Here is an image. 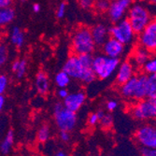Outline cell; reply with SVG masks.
Returning <instances> with one entry per match:
<instances>
[{
    "mask_svg": "<svg viewBox=\"0 0 156 156\" xmlns=\"http://www.w3.org/2000/svg\"><path fill=\"white\" fill-rule=\"evenodd\" d=\"M90 30L96 46H102L109 37L108 28L103 23H98L94 25Z\"/></svg>",
    "mask_w": 156,
    "mask_h": 156,
    "instance_id": "cell-14",
    "label": "cell"
},
{
    "mask_svg": "<svg viewBox=\"0 0 156 156\" xmlns=\"http://www.w3.org/2000/svg\"><path fill=\"white\" fill-rule=\"evenodd\" d=\"M54 156H69V155H68L67 153H66L65 151H58V152H56Z\"/></svg>",
    "mask_w": 156,
    "mask_h": 156,
    "instance_id": "cell-42",
    "label": "cell"
},
{
    "mask_svg": "<svg viewBox=\"0 0 156 156\" xmlns=\"http://www.w3.org/2000/svg\"><path fill=\"white\" fill-rule=\"evenodd\" d=\"M59 137L60 139L63 141V142H68L71 138V136H70V132L67 131H60L59 133Z\"/></svg>",
    "mask_w": 156,
    "mask_h": 156,
    "instance_id": "cell-35",
    "label": "cell"
},
{
    "mask_svg": "<svg viewBox=\"0 0 156 156\" xmlns=\"http://www.w3.org/2000/svg\"><path fill=\"white\" fill-rule=\"evenodd\" d=\"M146 98L156 99V75L155 74L148 75Z\"/></svg>",
    "mask_w": 156,
    "mask_h": 156,
    "instance_id": "cell-23",
    "label": "cell"
},
{
    "mask_svg": "<svg viewBox=\"0 0 156 156\" xmlns=\"http://www.w3.org/2000/svg\"><path fill=\"white\" fill-rule=\"evenodd\" d=\"M150 58H151V52L142 47L136 49L133 54V60L136 65L142 66Z\"/></svg>",
    "mask_w": 156,
    "mask_h": 156,
    "instance_id": "cell-18",
    "label": "cell"
},
{
    "mask_svg": "<svg viewBox=\"0 0 156 156\" xmlns=\"http://www.w3.org/2000/svg\"><path fill=\"white\" fill-rule=\"evenodd\" d=\"M110 2L108 0H95L94 7L99 12H106L109 8Z\"/></svg>",
    "mask_w": 156,
    "mask_h": 156,
    "instance_id": "cell-27",
    "label": "cell"
},
{
    "mask_svg": "<svg viewBox=\"0 0 156 156\" xmlns=\"http://www.w3.org/2000/svg\"><path fill=\"white\" fill-rule=\"evenodd\" d=\"M15 19V10L11 7L0 9V27L6 26Z\"/></svg>",
    "mask_w": 156,
    "mask_h": 156,
    "instance_id": "cell-19",
    "label": "cell"
},
{
    "mask_svg": "<svg viewBox=\"0 0 156 156\" xmlns=\"http://www.w3.org/2000/svg\"><path fill=\"white\" fill-rule=\"evenodd\" d=\"M95 113H96V115L98 116L99 120H100V119H101V118H102V117L104 116V114H105V112H104V111H103L102 109H98V110H97V111H96Z\"/></svg>",
    "mask_w": 156,
    "mask_h": 156,
    "instance_id": "cell-41",
    "label": "cell"
},
{
    "mask_svg": "<svg viewBox=\"0 0 156 156\" xmlns=\"http://www.w3.org/2000/svg\"><path fill=\"white\" fill-rule=\"evenodd\" d=\"M12 4V0H0V9L10 7Z\"/></svg>",
    "mask_w": 156,
    "mask_h": 156,
    "instance_id": "cell-38",
    "label": "cell"
},
{
    "mask_svg": "<svg viewBox=\"0 0 156 156\" xmlns=\"http://www.w3.org/2000/svg\"><path fill=\"white\" fill-rule=\"evenodd\" d=\"M10 41L14 46H16L18 48H21L23 45L25 41L24 34L19 27L14 26L12 28V30L10 32Z\"/></svg>",
    "mask_w": 156,
    "mask_h": 156,
    "instance_id": "cell-21",
    "label": "cell"
},
{
    "mask_svg": "<svg viewBox=\"0 0 156 156\" xmlns=\"http://www.w3.org/2000/svg\"><path fill=\"white\" fill-rule=\"evenodd\" d=\"M69 92L66 88H59L58 92H57V95L60 99H62V100H64V99L68 95Z\"/></svg>",
    "mask_w": 156,
    "mask_h": 156,
    "instance_id": "cell-37",
    "label": "cell"
},
{
    "mask_svg": "<svg viewBox=\"0 0 156 156\" xmlns=\"http://www.w3.org/2000/svg\"><path fill=\"white\" fill-rule=\"evenodd\" d=\"M53 117L56 126L60 131L71 132L75 129L78 122L76 112L67 109L63 103L57 102L53 107Z\"/></svg>",
    "mask_w": 156,
    "mask_h": 156,
    "instance_id": "cell-2",
    "label": "cell"
},
{
    "mask_svg": "<svg viewBox=\"0 0 156 156\" xmlns=\"http://www.w3.org/2000/svg\"><path fill=\"white\" fill-rule=\"evenodd\" d=\"M119 65L120 59L110 58L105 54H99L94 57L92 67L96 78L107 80L114 74Z\"/></svg>",
    "mask_w": 156,
    "mask_h": 156,
    "instance_id": "cell-3",
    "label": "cell"
},
{
    "mask_svg": "<svg viewBox=\"0 0 156 156\" xmlns=\"http://www.w3.org/2000/svg\"><path fill=\"white\" fill-rule=\"evenodd\" d=\"M136 76H133L129 80H127L123 84L120 85V92L121 94L127 99L134 98L135 90H136Z\"/></svg>",
    "mask_w": 156,
    "mask_h": 156,
    "instance_id": "cell-17",
    "label": "cell"
},
{
    "mask_svg": "<svg viewBox=\"0 0 156 156\" xmlns=\"http://www.w3.org/2000/svg\"><path fill=\"white\" fill-rule=\"evenodd\" d=\"M147 74H140L136 76V90L134 98L136 100H142L146 98L147 95Z\"/></svg>",
    "mask_w": 156,
    "mask_h": 156,
    "instance_id": "cell-15",
    "label": "cell"
},
{
    "mask_svg": "<svg viewBox=\"0 0 156 156\" xmlns=\"http://www.w3.org/2000/svg\"><path fill=\"white\" fill-rule=\"evenodd\" d=\"M128 22L135 34H139L152 21L148 9L141 4H134L128 9Z\"/></svg>",
    "mask_w": 156,
    "mask_h": 156,
    "instance_id": "cell-4",
    "label": "cell"
},
{
    "mask_svg": "<svg viewBox=\"0 0 156 156\" xmlns=\"http://www.w3.org/2000/svg\"><path fill=\"white\" fill-rule=\"evenodd\" d=\"M87 68H92V67L84 68L79 60V56L76 54H73L71 56H69L66 62L65 63L64 67H63V71H65L69 76L70 79L80 80L84 70Z\"/></svg>",
    "mask_w": 156,
    "mask_h": 156,
    "instance_id": "cell-10",
    "label": "cell"
},
{
    "mask_svg": "<svg viewBox=\"0 0 156 156\" xmlns=\"http://www.w3.org/2000/svg\"><path fill=\"white\" fill-rule=\"evenodd\" d=\"M51 136V129L48 125H42L40 128L38 129L37 131V138L39 142H42L44 143L46 141L49 140Z\"/></svg>",
    "mask_w": 156,
    "mask_h": 156,
    "instance_id": "cell-25",
    "label": "cell"
},
{
    "mask_svg": "<svg viewBox=\"0 0 156 156\" xmlns=\"http://www.w3.org/2000/svg\"><path fill=\"white\" fill-rule=\"evenodd\" d=\"M94 1H95V0H94Z\"/></svg>",
    "mask_w": 156,
    "mask_h": 156,
    "instance_id": "cell-45",
    "label": "cell"
},
{
    "mask_svg": "<svg viewBox=\"0 0 156 156\" xmlns=\"http://www.w3.org/2000/svg\"><path fill=\"white\" fill-rule=\"evenodd\" d=\"M133 76H135L134 65L130 61H124L122 64L120 63L117 68L116 74V82L119 85L123 84L127 80H129Z\"/></svg>",
    "mask_w": 156,
    "mask_h": 156,
    "instance_id": "cell-13",
    "label": "cell"
},
{
    "mask_svg": "<svg viewBox=\"0 0 156 156\" xmlns=\"http://www.w3.org/2000/svg\"><path fill=\"white\" fill-rule=\"evenodd\" d=\"M13 144H14V133L13 131L9 130L8 131L6 136L2 140L1 144H0V152L4 155L9 154L11 151Z\"/></svg>",
    "mask_w": 156,
    "mask_h": 156,
    "instance_id": "cell-20",
    "label": "cell"
},
{
    "mask_svg": "<svg viewBox=\"0 0 156 156\" xmlns=\"http://www.w3.org/2000/svg\"><path fill=\"white\" fill-rule=\"evenodd\" d=\"M98 122H99V118L96 115V113L94 112V113H92V114H90V116L88 118V124L90 126H94Z\"/></svg>",
    "mask_w": 156,
    "mask_h": 156,
    "instance_id": "cell-34",
    "label": "cell"
},
{
    "mask_svg": "<svg viewBox=\"0 0 156 156\" xmlns=\"http://www.w3.org/2000/svg\"><path fill=\"white\" fill-rule=\"evenodd\" d=\"M32 9H33V11H34V12L37 13V12H39V10H40V5L36 3V4L33 5V8H32Z\"/></svg>",
    "mask_w": 156,
    "mask_h": 156,
    "instance_id": "cell-40",
    "label": "cell"
},
{
    "mask_svg": "<svg viewBox=\"0 0 156 156\" xmlns=\"http://www.w3.org/2000/svg\"><path fill=\"white\" fill-rule=\"evenodd\" d=\"M22 1H26V0H22Z\"/></svg>",
    "mask_w": 156,
    "mask_h": 156,
    "instance_id": "cell-44",
    "label": "cell"
},
{
    "mask_svg": "<svg viewBox=\"0 0 156 156\" xmlns=\"http://www.w3.org/2000/svg\"><path fill=\"white\" fill-rule=\"evenodd\" d=\"M9 79L6 75L0 74V94H3L8 87Z\"/></svg>",
    "mask_w": 156,
    "mask_h": 156,
    "instance_id": "cell-30",
    "label": "cell"
},
{
    "mask_svg": "<svg viewBox=\"0 0 156 156\" xmlns=\"http://www.w3.org/2000/svg\"><path fill=\"white\" fill-rule=\"evenodd\" d=\"M131 114L138 121L153 120L156 117V99L139 100L131 109Z\"/></svg>",
    "mask_w": 156,
    "mask_h": 156,
    "instance_id": "cell-6",
    "label": "cell"
},
{
    "mask_svg": "<svg viewBox=\"0 0 156 156\" xmlns=\"http://www.w3.org/2000/svg\"><path fill=\"white\" fill-rule=\"evenodd\" d=\"M112 122H113V118L110 114H104V116L99 120V122H100L101 126L103 128H109V127L112 125Z\"/></svg>",
    "mask_w": 156,
    "mask_h": 156,
    "instance_id": "cell-29",
    "label": "cell"
},
{
    "mask_svg": "<svg viewBox=\"0 0 156 156\" xmlns=\"http://www.w3.org/2000/svg\"><path fill=\"white\" fill-rule=\"evenodd\" d=\"M133 5V0H113L108 9V16L113 23L122 20L125 13Z\"/></svg>",
    "mask_w": 156,
    "mask_h": 156,
    "instance_id": "cell-9",
    "label": "cell"
},
{
    "mask_svg": "<svg viewBox=\"0 0 156 156\" xmlns=\"http://www.w3.org/2000/svg\"><path fill=\"white\" fill-rule=\"evenodd\" d=\"M108 32L110 37L120 41L123 45L132 43L136 36L130 23L127 19H122L118 23H115L114 25L108 28Z\"/></svg>",
    "mask_w": 156,
    "mask_h": 156,
    "instance_id": "cell-5",
    "label": "cell"
},
{
    "mask_svg": "<svg viewBox=\"0 0 156 156\" xmlns=\"http://www.w3.org/2000/svg\"><path fill=\"white\" fill-rule=\"evenodd\" d=\"M106 107H107V109L108 111H114L118 107V102L115 101V100H109V101L107 102Z\"/></svg>",
    "mask_w": 156,
    "mask_h": 156,
    "instance_id": "cell-36",
    "label": "cell"
},
{
    "mask_svg": "<svg viewBox=\"0 0 156 156\" xmlns=\"http://www.w3.org/2000/svg\"><path fill=\"white\" fill-rule=\"evenodd\" d=\"M66 3L62 2L58 9H57V11H56V16H57V18L59 19H62L64 16H65V14H66Z\"/></svg>",
    "mask_w": 156,
    "mask_h": 156,
    "instance_id": "cell-33",
    "label": "cell"
},
{
    "mask_svg": "<svg viewBox=\"0 0 156 156\" xmlns=\"http://www.w3.org/2000/svg\"><path fill=\"white\" fill-rule=\"evenodd\" d=\"M138 41L140 47L151 52H154L156 49V22L151 21L144 29L139 33Z\"/></svg>",
    "mask_w": 156,
    "mask_h": 156,
    "instance_id": "cell-8",
    "label": "cell"
},
{
    "mask_svg": "<svg viewBox=\"0 0 156 156\" xmlns=\"http://www.w3.org/2000/svg\"><path fill=\"white\" fill-rule=\"evenodd\" d=\"M11 69H12V71L15 73V75L18 79L23 78L26 71H27V62H26V60L25 59L15 60L12 63Z\"/></svg>",
    "mask_w": 156,
    "mask_h": 156,
    "instance_id": "cell-22",
    "label": "cell"
},
{
    "mask_svg": "<svg viewBox=\"0 0 156 156\" xmlns=\"http://www.w3.org/2000/svg\"><path fill=\"white\" fill-rule=\"evenodd\" d=\"M136 138L141 147L156 148V129L151 124H144L140 126L136 132Z\"/></svg>",
    "mask_w": 156,
    "mask_h": 156,
    "instance_id": "cell-7",
    "label": "cell"
},
{
    "mask_svg": "<svg viewBox=\"0 0 156 156\" xmlns=\"http://www.w3.org/2000/svg\"><path fill=\"white\" fill-rule=\"evenodd\" d=\"M149 1H150L151 3H152V4H154V3L156 2V0H149Z\"/></svg>",
    "mask_w": 156,
    "mask_h": 156,
    "instance_id": "cell-43",
    "label": "cell"
},
{
    "mask_svg": "<svg viewBox=\"0 0 156 156\" xmlns=\"http://www.w3.org/2000/svg\"><path fill=\"white\" fill-rule=\"evenodd\" d=\"M8 60V48L0 43V67H2Z\"/></svg>",
    "mask_w": 156,
    "mask_h": 156,
    "instance_id": "cell-28",
    "label": "cell"
},
{
    "mask_svg": "<svg viewBox=\"0 0 156 156\" xmlns=\"http://www.w3.org/2000/svg\"><path fill=\"white\" fill-rule=\"evenodd\" d=\"M54 81L58 88H66L70 84V82H71V79L69 78V76L65 71L62 70V71L56 74Z\"/></svg>",
    "mask_w": 156,
    "mask_h": 156,
    "instance_id": "cell-24",
    "label": "cell"
},
{
    "mask_svg": "<svg viewBox=\"0 0 156 156\" xmlns=\"http://www.w3.org/2000/svg\"><path fill=\"white\" fill-rule=\"evenodd\" d=\"M35 86L37 91V93L41 95H45L49 93L50 90V80L48 75L43 72L39 71L35 80Z\"/></svg>",
    "mask_w": 156,
    "mask_h": 156,
    "instance_id": "cell-16",
    "label": "cell"
},
{
    "mask_svg": "<svg viewBox=\"0 0 156 156\" xmlns=\"http://www.w3.org/2000/svg\"><path fill=\"white\" fill-rule=\"evenodd\" d=\"M80 8L83 9H90L94 5V0H78Z\"/></svg>",
    "mask_w": 156,
    "mask_h": 156,
    "instance_id": "cell-31",
    "label": "cell"
},
{
    "mask_svg": "<svg viewBox=\"0 0 156 156\" xmlns=\"http://www.w3.org/2000/svg\"><path fill=\"white\" fill-rule=\"evenodd\" d=\"M95 47L91 30L88 27L83 26L76 30L72 37V51L74 54H93Z\"/></svg>",
    "mask_w": 156,
    "mask_h": 156,
    "instance_id": "cell-1",
    "label": "cell"
},
{
    "mask_svg": "<svg viewBox=\"0 0 156 156\" xmlns=\"http://www.w3.org/2000/svg\"><path fill=\"white\" fill-rule=\"evenodd\" d=\"M140 154L141 156H156V151L155 149H151V148L141 147Z\"/></svg>",
    "mask_w": 156,
    "mask_h": 156,
    "instance_id": "cell-32",
    "label": "cell"
},
{
    "mask_svg": "<svg viewBox=\"0 0 156 156\" xmlns=\"http://www.w3.org/2000/svg\"><path fill=\"white\" fill-rule=\"evenodd\" d=\"M102 49L104 54L108 56V57L119 59L123 54L124 45L113 37H108L107 41L102 45Z\"/></svg>",
    "mask_w": 156,
    "mask_h": 156,
    "instance_id": "cell-12",
    "label": "cell"
},
{
    "mask_svg": "<svg viewBox=\"0 0 156 156\" xmlns=\"http://www.w3.org/2000/svg\"><path fill=\"white\" fill-rule=\"evenodd\" d=\"M4 105H5V97L3 94H0V112L2 111Z\"/></svg>",
    "mask_w": 156,
    "mask_h": 156,
    "instance_id": "cell-39",
    "label": "cell"
},
{
    "mask_svg": "<svg viewBox=\"0 0 156 156\" xmlns=\"http://www.w3.org/2000/svg\"><path fill=\"white\" fill-rule=\"evenodd\" d=\"M142 68H143L144 74H147V75L155 74V72H156V59H155V57L150 58L142 66Z\"/></svg>",
    "mask_w": 156,
    "mask_h": 156,
    "instance_id": "cell-26",
    "label": "cell"
},
{
    "mask_svg": "<svg viewBox=\"0 0 156 156\" xmlns=\"http://www.w3.org/2000/svg\"><path fill=\"white\" fill-rule=\"evenodd\" d=\"M86 101V94L81 91L69 93L63 100V105L67 109L73 112H78Z\"/></svg>",
    "mask_w": 156,
    "mask_h": 156,
    "instance_id": "cell-11",
    "label": "cell"
}]
</instances>
